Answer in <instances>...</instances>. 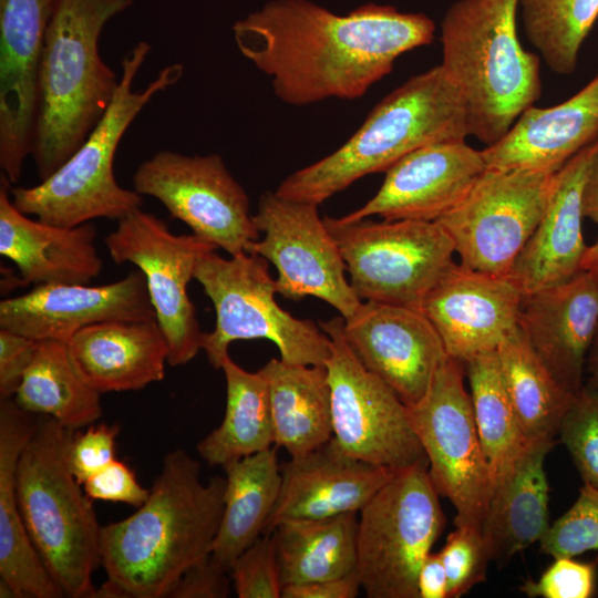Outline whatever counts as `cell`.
<instances>
[{"label": "cell", "mask_w": 598, "mask_h": 598, "mask_svg": "<svg viewBox=\"0 0 598 598\" xmlns=\"http://www.w3.org/2000/svg\"><path fill=\"white\" fill-rule=\"evenodd\" d=\"M434 32L424 13L369 2L339 16L309 0H272L233 25L239 52L295 106L361 97Z\"/></svg>", "instance_id": "6da1fadb"}, {"label": "cell", "mask_w": 598, "mask_h": 598, "mask_svg": "<svg viewBox=\"0 0 598 598\" xmlns=\"http://www.w3.org/2000/svg\"><path fill=\"white\" fill-rule=\"evenodd\" d=\"M225 477L200 480L184 450L167 453L147 499L131 516L102 526L107 579L92 598H167L185 570L212 551L224 509Z\"/></svg>", "instance_id": "7a4b0ae2"}, {"label": "cell", "mask_w": 598, "mask_h": 598, "mask_svg": "<svg viewBox=\"0 0 598 598\" xmlns=\"http://www.w3.org/2000/svg\"><path fill=\"white\" fill-rule=\"evenodd\" d=\"M134 0H56L39 75L32 156L41 181L83 144L112 103L120 79L102 59L106 22Z\"/></svg>", "instance_id": "3957f363"}, {"label": "cell", "mask_w": 598, "mask_h": 598, "mask_svg": "<svg viewBox=\"0 0 598 598\" xmlns=\"http://www.w3.org/2000/svg\"><path fill=\"white\" fill-rule=\"evenodd\" d=\"M519 0H458L441 23L442 63L463 100L468 135L498 142L540 97L538 56L517 37Z\"/></svg>", "instance_id": "277c9868"}, {"label": "cell", "mask_w": 598, "mask_h": 598, "mask_svg": "<svg viewBox=\"0 0 598 598\" xmlns=\"http://www.w3.org/2000/svg\"><path fill=\"white\" fill-rule=\"evenodd\" d=\"M467 135L463 100L440 64L384 96L343 145L287 176L275 192L319 206L420 147Z\"/></svg>", "instance_id": "5b68a950"}, {"label": "cell", "mask_w": 598, "mask_h": 598, "mask_svg": "<svg viewBox=\"0 0 598 598\" xmlns=\"http://www.w3.org/2000/svg\"><path fill=\"white\" fill-rule=\"evenodd\" d=\"M151 45L140 41L121 61L118 87L103 117L83 144L50 177L32 187H11L13 205L23 214L60 227L95 218L120 220L142 206V195L122 187L114 176L118 144L140 112L159 92L177 83L182 63L164 66L141 91L132 89Z\"/></svg>", "instance_id": "8992f818"}, {"label": "cell", "mask_w": 598, "mask_h": 598, "mask_svg": "<svg viewBox=\"0 0 598 598\" xmlns=\"http://www.w3.org/2000/svg\"><path fill=\"white\" fill-rule=\"evenodd\" d=\"M74 432L49 416L37 420L18 461L16 492L27 532L64 596L92 598L102 526L69 465Z\"/></svg>", "instance_id": "52a82bcc"}, {"label": "cell", "mask_w": 598, "mask_h": 598, "mask_svg": "<svg viewBox=\"0 0 598 598\" xmlns=\"http://www.w3.org/2000/svg\"><path fill=\"white\" fill-rule=\"evenodd\" d=\"M268 262L247 251L224 258L210 250L198 258L194 279L216 313L214 330L202 336V350L214 368H221L229 346L238 340H270L287 363L324 365L330 357L329 336L312 320L298 319L277 303Z\"/></svg>", "instance_id": "ba28073f"}, {"label": "cell", "mask_w": 598, "mask_h": 598, "mask_svg": "<svg viewBox=\"0 0 598 598\" xmlns=\"http://www.w3.org/2000/svg\"><path fill=\"white\" fill-rule=\"evenodd\" d=\"M427 467L398 471L359 512L355 573L369 598H419L420 568L445 526Z\"/></svg>", "instance_id": "9c48e42d"}, {"label": "cell", "mask_w": 598, "mask_h": 598, "mask_svg": "<svg viewBox=\"0 0 598 598\" xmlns=\"http://www.w3.org/2000/svg\"><path fill=\"white\" fill-rule=\"evenodd\" d=\"M360 300L421 310L427 292L454 264V244L436 221H354L324 216Z\"/></svg>", "instance_id": "30bf717a"}, {"label": "cell", "mask_w": 598, "mask_h": 598, "mask_svg": "<svg viewBox=\"0 0 598 598\" xmlns=\"http://www.w3.org/2000/svg\"><path fill=\"white\" fill-rule=\"evenodd\" d=\"M464 362L447 357L424 396L406 406L440 496L455 507V526L482 529L493 483L466 391Z\"/></svg>", "instance_id": "8fae6325"}, {"label": "cell", "mask_w": 598, "mask_h": 598, "mask_svg": "<svg viewBox=\"0 0 598 598\" xmlns=\"http://www.w3.org/2000/svg\"><path fill=\"white\" fill-rule=\"evenodd\" d=\"M556 175L486 168L465 197L436 220L451 237L460 264L508 276L547 209Z\"/></svg>", "instance_id": "7c38bea8"}, {"label": "cell", "mask_w": 598, "mask_h": 598, "mask_svg": "<svg viewBox=\"0 0 598 598\" xmlns=\"http://www.w3.org/2000/svg\"><path fill=\"white\" fill-rule=\"evenodd\" d=\"M343 317L320 321L331 340L324 363L331 395L333 439L350 455L401 471L427 462L410 423L406 405L367 370L348 346Z\"/></svg>", "instance_id": "4fadbf2b"}, {"label": "cell", "mask_w": 598, "mask_h": 598, "mask_svg": "<svg viewBox=\"0 0 598 598\" xmlns=\"http://www.w3.org/2000/svg\"><path fill=\"white\" fill-rule=\"evenodd\" d=\"M104 244L116 265L133 264L144 275L168 344V364L192 361L202 350L203 332L187 286L198 258L217 248L194 234H173L162 219L141 208L117 220Z\"/></svg>", "instance_id": "5bb4252c"}, {"label": "cell", "mask_w": 598, "mask_h": 598, "mask_svg": "<svg viewBox=\"0 0 598 598\" xmlns=\"http://www.w3.org/2000/svg\"><path fill=\"white\" fill-rule=\"evenodd\" d=\"M133 186L229 256L245 252L260 237L246 190L218 154L157 152L138 165Z\"/></svg>", "instance_id": "9a60e30c"}, {"label": "cell", "mask_w": 598, "mask_h": 598, "mask_svg": "<svg viewBox=\"0 0 598 598\" xmlns=\"http://www.w3.org/2000/svg\"><path fill=\"white\" fill-rule=\"evenodd\" d=\"M254 221L262 238L248 244L277 269V293L298 301L307 296L326 301L343 319L362 302L346 277L340 249L320 217L318 205L265 192Z\"/></svg>", "instance_id": "2e32d148"}, {"label": "cell", "mask_w": 598, "mask_h": 598, "mask_svg": "<svg viewBox=\"0 0 598 598\" xmlns=\"http://www.w3.org/2000/svg\"><path fill=\"white\" fill-rule=\"evenodd\" d=\"M56 0H0V167L14 184L32 155L44 39Z\"/></svg>", "instance_id": "e0dca14e"}, {"label": "cell", "mask_w": 598, "mask_h": 598, "mask_svg": "<svg viewBox=\"0 0 598 598\" xmlns=\"http://www.w3.org/2000/svg\"><path fill=\"white\" fill-rule=\"evenodd\" d=\"M344 339L361 364L388 384L406 405L419 402L448 354L419 309L361 302L344 319Z\"/></svg>", "instance_id": "ac0fdd59"}, {"label": "cell", "mask_w": 598, "mask_h": 598, "mask_svg": "<svg viewBox=\"0 0 598 598\" xmlns=\"http://www.w3.org/2000/svg\"><path fill=\"white\" fill-rule=\"evenodd\" d=\"M154 318L146 280L138 269L102 286L37 285L0 302V328L35 341L68 342L95 323Z\"/></svg>", "instance_id": "d6986e66"}, {"label": "cell", "mask_w": 598, "mask_h": 598, "mask_svg": "<svg viewBox=\"0 0 598 598\" xmlns=\"http://www.w3.org/2000/svg\"><path fill=\"white\" fill-rule=\"evenodd\" d=\"M486 168L483 152L465 138L425 145L394 163L377 194L340 218L436 221L465 197Z\"/></svg>", "instance_id": "ffe728a7"}, {"label": "cell", "mask_w": 598, "mask_h": 598, "mask_svg": "<svg viewBox=\"0 0 598 598\" xmlns=\"http://www.w3.org/2000/svg\"><path fill=\"white\" fill-rule=\"evenodd\" d=\"M523 293L508 276L453 264L425 296L421 311L447 354L460 361L496 351L518 327Z\"/></svg>", "instance_id": "44dd1931"}, {"label": "cell", "mask_w": 598, "mask_h": 598, "mask_svg": "<svg viewBox=\"0 0 598 598\" xmlns=\"http://www.w3.org/2000/svg\"><path fill=\"white\" fill-rule=\"evenodd\" d=\"M280 471L279 496L262 534L286 520L359 513L396 473L348 454L333 437Z\"/></svg>", "instance_id": "7402d4cb"}, {"label": "cell", "mask_w": 598, "mask_h": 598, "mask_svg": "<svg viewBox=\"0 0 598 598\" xmlns=\"http://www.w3.org/2000/svg\"><path fill=\"white\" fill-rule=\"evenodd\" d=\"M518 327L556 380L576 394L598 329V283L582 270L566 282L523 295Z\"/></svg>", "instance_id": "603a6c76"}, {"label": "cell", "mask_w": 598, "mask_h": 598, "mask_svg": "<svg viewBox=\"0 0 598 598\" xmlns=\"http://www.w3.org/2000/svg\"><path fill=\"white\" fill-rule=\"evenodd\" d=\"M597 151L598 138L557 172L547 209L508 274L523 295L566 282L582 271L588 246L581 231V197Z\"/></svg>", "instance_id": "cb8c5ba5"}, {"label": "cell", "mask_w": 598, "mask_h": 598, "mask_svg": "<svg viewBox=\"0 0 598 598\" xmlns=\"http://www.w3.org/2000/svg\"><path fill=\"white\" fill-rule=\"evenodd\" d=\"M1 175L0 254L18 268L22 285L89 283L103 268L91 223L60 227L29 218L12 203Z\"/></svg>", "instance_id": "d4e9b609"}, {"label": "cell", "mask_w": 598, "mask_h": 598, "mask_svg": "<svg viewBox=\"0 0 598 598\" xmlns=\"http://www.w3.org/2000/svg\"><path fill=\"white\" fill-rule=\"evenodd\" d=\"M598 138V74L570 99L526 109L509 131L482 152L487 168L558 172Z\"/></svg>", "instance_id": "484cf974"}, {"label": "cell", "mask_w": 598, "mask_h": 598, "mask_svg": "<svg viewBox=\"0 0 598 598\" xmlns=\"http://www.w3.org/2000/svg\"><path fill=\"white\" fill-rule=\"evenodd\" d=\"M66 344L82 379L101 394L141 390L165 378L168 344L155 318L95 323Z\"/></svg>", "instance_id": "4316f807"}, {"label": "cell", "mask_w": 598, "mask_h": 598, "mask_svg": "<svg viewBox=\"0 0 598 598\" xmlns=\"http://www.w3.org/2000/svg\"><path fill=\"white\" fill-rule=\"evenodd\" d=\"M31 415L13 399L0 400V580L16 598H62L63 590L27 532L17 499L18 461L37 422Z\"/></svg>", "instance_id": "83f0119b"}, {"label": "cell", "mask_w": 598, "mask_h": 598, "mask_svg": "<svg viewBox=\"0 0 598 598\" xmlns=\"http://www.w3.org/2000/svg\"><path fill=\"white\" fill-rule=\"evenodd\" d=\"M555 441L528 442L493 484L482 533L491 561L504 565L542 539L549 527V486L544 467Z\"/></svg>", "instance_id": "f1b7e54d"}, {"label": "cell", "mask_w": 598, "mask_h": 598, "mask_svg": "<svg viewBox=\"0 0 598 598\" xmlns=\"http://www.w3.org/2000/svg\"><path fill=\"white\" fill-rule=\"evenodd\" d=\"M260 371L268 382L276 446L298 457L332 439L331 395L324 365L293 364L272 358Z\"/></svg>", "instance_id": "f546056e"}, {"label": "cell", "mask_w": 598, "mask_h": 598, "mask_svg": "<svg viewBox=\"0 0 598 598\" xmlns=\"http://www.w3.org/2000/svg\"><path fill=\"white\" fill-rule=\"evenodd\" d=\"M225 493L212 557L230 573L237 557L264 533L278 499L281 471L275 447L224 464Z\"/></svg>", "instance_id": "4dcf8cb0"}, {"label": "cell", "mask_w": 598, "mask_h": 598, "mask_svg": "<svg viewBox=\"0 0 598 598\" xmlns=\"http://www.w3.org/2000/svg\"><path fill=\"white\" fill-rule=\"evenodd\" d=\"M358 513L291 519L270 533L282 586L338 578L357 565Z\"/></svg>", "instance_id": "1f68e13d"}, {"label": "cell", "mask_w": 598, "mask_h": 598, "mask_svg": "<svg viewBox=\"0 0 598 598\" xmlns=\"http://www.w3.org/2000/svg\"><path fill=\"white\" fill-rule=\"evenodd\" d=\"M100 396L78 372L66 342L43 340L38 341L13 400L28 413L52 417L76 431L101 417Z\"/></svg>", "instance_id": "d6a6232c"}, {"label": "cell", "mask_w": 598, "mask_h": 598, "mask_svg": "<svg viewBox=\"0 0 598 598\" xmlns=\"http://www.w3.org/2000/svg\"><path fill=\"white\" fill-rule=\"evenodd\" d=\"M226 381V409L218 427L198 444L209 465L252 455L274 444L268 382L260 370L249 372L227 355L220 368Z\"/></svg>", "instance_id": "836d02e7"}, {"label": "cell", "mask_w": 598, "mask_h": 598, "mask_svg": "<svg viewBox=\"0 0 598 598\" xmlns=\"http://www.w3.org/2000/svg\"><path fill=\"white\" fill-rule=\"evenodd\" d=\"M501 373L528 442L555 441L574 396L551 374L517 327L496 350Z\"/></svg>", "instance_id": "e575fe53"}, {"label": "cell", "mask_w": 598, "mask_h": 598, "mask_svg": "<svg viewBox=\"0 0 598 598\" xmlns=\"http://www.w3.org/2000/svg\"><path fill=\"white\" fill-rule=\"evenodd\" d=\"M477 432L492 483L502 476L528 444L501 373L496 351L464 361Z\"/></svg>", "instance_id": "d590c367"}, {"label": "cell", "mask_w": 598, "mask_h": 598, "mask_svg": "<svg viewBox=\"0 0 598 598\" xmlns=\"http://www.w3.org/2000/svg\"><path fill=\"white\" fill-rule=\"evenodd\" d=\"M526 37L555 73L571 74L598 20V0H519Z\"/></svg>", "instance_id": "8d00e7d4"}, {"label": "cell", "mask_w": 598, "mask_h": 598, "mask_svg": "<svg viewBox=\"0 0 598 598\" xmlns=\"http://www.w3.org/2000/svg\"><path fill=\"white\" fill-rule=\"evenodd\" d=\"M539 543L554 558L598 551V487L584 483L573 506L549 525Z\"/></svg>", "instance_id": "74e56055"}, {"label": "cell", "mask_w": 598, "mask_h": 598, "mask_svg": "<svg viewBox=\"0 0 598 598\" xmlns=\"http://www.w3.org/2000/svg\"><path fill=\"white\" fill-rule=\"evenodd\" d=\"M584 483L598 487V395L585 386L574 394L558 431Z\"/></svg>", "instance_id": "f35d334b"}, {"label": "cell", "mask_w": 598, "mask_h": 598, "mask_svg": "<svg viewBox=\"0 0 598 598\" xmlns=\"http://www.w3.org/2000/svg\"><path fill=\"white\" fill-rule=\"evenodd\" d=\"M447 577V598H458L486 580L491 561L482 529L456 526L440 551Z\"/></svg>", "instance_id": "ab89813d"}, {"label": "cell", "mask_w": 598, "mask_h": 598, "mask_svg": "<svg viewBox=\"0 0 598 598\" xmlns=\"http://www.w3.org/2000/svg\"><path fill=\"white\" fill-rule=\"evenodd\" d=\"M230 577L239 598H281L283 586L271 534H262L237 557Z\"/></svg>", "instance_id": "60d3db41"}, {"label": "cell", "mask_w": 598, "mask_h": 598, "mask_svg": "<svg viewBox=\"0 0 598 598\" xmlns=\"http://www.w3.org/2000/svg\"><path fill=\"white\" fill-rule=\"evenodd\" d=\"M596 588V564L557 557L538 580H528L520 590L530 598H590Z\"/></svg>", "instance_id": "b9f144b4"}, {"label": "cell", "mask_w": 598, "mask_h": 598, "mask_svg": "<svg viewBox=\"0 0 598 598\" xmlns=\"http://www.w3.org/2000/svg\"><path fill=\"white\" fill-rule=\"evenodd\" d=\"M117 424L89 425L83 432H74L68 451L70 468L83 484L91 475L115 460Z\"/></svg>", "instance_id": "7bdbcfd3"}, {"label": "cell", "mask_w": 598, "mask_h": 598, "mask_svg": "<svg viewBox=\"0 0 598 598\" xmlns=\"http://www.w3.org/2000/svg\"><path fill=\"white\" fill-rule=\"evenodd\" d=\"M92 499L125 503L140 507L148 497L150 489L142 486L132 468L114 460L82 484Z\"/></svg>", "instance_id": "ee69618b"}, {"label": "cell", "mask_w": 598, "mask_h": 598, "mask_svg": "<svg viewBox=\"0 0 598 598\" xmlns=\"http://www.w3.org/2000/svg\"><path fill=\"white\" fill-rule=\"evenodd\" d=\"M228 573L209 554L185 570L167 597L226 598L230 594Z\"/></svg>", "instance_id": "f6af8a7d"}, {"label": "cell", "mask_w": 598, "mask_h": 598, "mask_svg": "<svg viewBox=\"0 0 598 598\" xmlns=\"http://www.w3.org/2000/svg\"><path fill=\"white\" fill-rule=\"evenodd\" d=\"M38 341L0 328V399H13Z\"/></svg>", "instance_id": "bcb514c9"}, {"label": "cell", "mask_w": 598, "mask_h": 598, "mask_svg": "<svg viewBox=\"0 0 598 598\" xmlns=\"http://www.w3.org/2000/svg\"><path fill=\"white\" fill-rule=\"evenodd\" d=\"M360 589L361 584L354 570L338 578L286 585L281 598H354Z\"/></svg>", "instance_id": "7dc6e473"}, {"label": "cell", "mask_w": 598, "mask_h": 598, "mask_svg": "<svg viewBox=\"0 0 598 598\" xmlns=\"http://www.w3.org/2000/svg\"><path fill=\"white\" fill-rule=\"evenodd\" d=\"M419 598H447V577L439 553H430L417 575Z\"/></svg>", "instance_id": "c3c4849f"}, {"label": "cell", "mask_w": 598, "mask_h": 598, "mask_svg": "<svg viewBox=\"0 0 598 598\" xmlns=\"http://www.w3.org/2000/svg\"><path fill=\"white\" fill-rule=\"evenodd\" d=\"M584 217L598 224V151L595 153L582 188Z\"/></svg>", "instance_id": "681fc988"}, {"label": "cell", "mask_w": 598, "mask_h": 598, "mask_svg": "<svg viewBox=\"0 0 598 598\" xmlns=\"http://www.w3.org/2000/svg\"><path fill=\"white\" fill-rule=\"evenodd\" d=\"M587 382L584 383V386L591 393L598 395V329L592 340L587 362Z\"/></svg>", "instance_id": "f907efd6"}, {"label": "cell", "mask_w": 598, "mask_h": 598, "mask_svg": "<svg viewBox=\"0 0 598 598\" xmlns=\"http://www.w3.org/2000/svg\"><path fill=\"white\" fill-rule=\"evenodd\" d=\"M582 270L589 272L598 283V238L591 246L587 247Z\"/></svg>", "instance_id": "816d5d0a"}]
</instances>
